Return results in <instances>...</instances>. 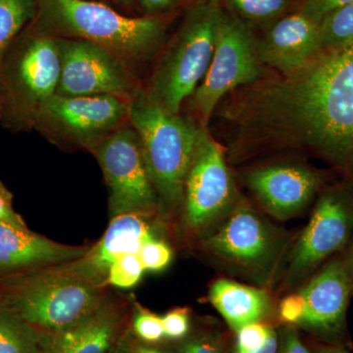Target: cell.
<instances>
[{"instance_id": "31", "label": "cell", "mask_w": 353, "mask_h": 353, "mask_svg": "<svg viewBox=\"0 0 353 353\" xmlns=\"http://www.w3.org/2000/svg\"><path fill=\"white\" fill-rule=\"evenodd\" d=\"M352 1L353 0H301L297 10L301 11L309 19L320 24L328 14Z\"/></svg>"}, {"instance_id": "32", "label": "cell", "mask_w": 353, "mask_h": 353, "mask_svg": "<svg viewBox=\"0 0 353 353\" xmlns=\"http://www.w3.org/2000/svg\"><path fill=\"white\" fill-rule=\"evenodd\" d=\"M113 353H166L155 347L154 345L145 343L139 341L132 333L131 329L127 328L121 334L119 340L114 347Z\"/></svg>"}, {"instance_id": "29", "label": "cell", "mask_w": 353, "mask_h": 353, "mask_svg": "<svg viewBox=\"0 0 353 353\" xmlns=\"http://www.w3.org/2000/svg\"><path fill=\"white\" fill-rule=\"evenodd\" d=\"M165 339L178 341L185 338L190 332V311L188 307L172 309L162 316Z\"/></svg>"}, {"instance_id": "14", "label": "cell", "mask_w": 353, "mask_h": 353, "mask_svg": "<svg viewBox=\"0 0 353 353\" xmlns=\"http://www.w3.org/2000/svg\"><path fill=\"white\" fill-rule=\"evenodd\" d=\"M246 187L268 214L287 220L301 213L312 201L321 185V176L306 165L274 163L246 173Z\"/></svg>"}, {"instance_id": "7", "label": "cell", "mask_w": 353, "mask_h": 353, "mask_svg": "<svg viewBox=\"0 0 353 353\" xmlns=\"http://www.w3.org/2000/svg\"><path fill=\"white\" fill-rule=\"evenodd\" d=\"M265 68L252 28L224 7L216 32L212 60L208 73L192 95L194 120L201 127L208 128L209 121L223 99L263 78Z\"/></svg>"}, {"instance_id": "2", "label": "cell", "mask_w": 353, "mask_h": 353, "mask_svg": "<svg viewBox=\"0 0 353 353\" xmlns=\"http://www.w3.org/2000/svg\"><path fill=\"white\" fill-rule=\"evenodd\" d=\"M34 20L37 32L90 41L131 67L161 46L167 30L162 16L127 17L88 0H39Z\"/></svg>"}, {"instance_id": "13", "label": "cell", "mask_w": 353, "mask_h": 353, "mask_svg": "<svg viewBox=\"0 0 353 353\" xmlns=\"http://www.w3.org/2000/svg\"><path fill=\"white\" fill-rule=\"evenodd\" d=\"M59 77L57 39L34 32L18 52L10 72L14 102L32 124H36L44 104L57 94Z\"/></svg>"}, {"instance_id": "6", "label": "cell", "mask_w": 353, "mask_h": 353, "mask_svg": "<svg viewBox=\"0 0 353 353\" xmlns=\"http://www.w3.org/2000/svg\"><path fill=\"white\" fill-rule=\"evenodd\" d=\"M199 243L221 263L264 285L273 280L288 245L283 231L243 197Z\"/></svg>"}, {"instance_id": "42", "label": "cell", "mask_w": 353, "mask_h": 353, "mask_svg": "<svg viewBox=\"0 0 353 353\" xmlns=\"http://www.w3.org/2000/svg\"><path fill=\"white\" fill-rule=\"evenodd\" d=\"M38 1H39V0H38Z\"/></svg>"}, {"instance_id": "27", "label": "cell", "mask_w": 353, "mask_h": 353, "mask_svg": "<svg viewBox=\"0 0 353 353\" xmlns=\"http://www.w3.org/2000/svg\"><path fill=\"white\" fill-rule=\"evenodd\" d=\"M138 255L145 271L160 272L171 263L173 252L170 246L157 238L146 241Z\"/></svg>"}, {"instance_id": "20", "label": "cell", "mask_w": 353, "mask_h": 353, "mask_svg": "<svg viewBox=\"0 0 353 353\" xmlns=\"http://www.w3.org/2000/svg\"><path fill=\"white\" fill-rule=\"evenodd\" d=\"M209 301L234 331L263 320L272 310L266 290L218 279L209 290Z\"/></svg>"}, {"instance_id": "4", "label": "cell", "mask_w": 353, "mask_h": 353, "mask_svg": "<svg viewBox=\"0 0 353 353\" xmlns=\"http://www.w3.org/2000/svg\"><path fill=\"white\" fill-rule=\"evenodd\" d=\"M130 124L138 132L159 213H181L185 179L208 128L189 116L167 110L143 88L132 99Z\"/></svg>"}, {"instance_id": "40", "label": "cell", "mask_w": 353, "mask_h": 353, "mask_svg": "<svg viewBox=\"0 0 353 353\" xmlns=\"http://www.w3.org/2000/svg\"><path fill=\"white\" fill-rule=\"evenodd\" d=\"M114 1L122 4V6H131L132 4L134 3V0H114Z\"/></svg>"}, {"instance_id": "25", "label": "cell", "mask_w": 353, "mask_h": 353, "mask_svg": "<svg viewBox=\"0 0 353 353\" xmlns=\"http://www.w3.org/2000/svg\"><path fill=\"white\" fill-rule=\"evenodd\" d=\"M131 331L139 341L150 345H155L165 339L161 316L155 314L139 303H134L132 313Z\"/></svg>"}, {"instance_id": "41", "label": "cell", "mask_w": 353, "mask_h": 353, "mask_svg": "<svg viewBox=\"0 0 353 353\" xmlns=\"http://www.w3.org/2000/svg\"><path fill=\"white\" fill-rule=\"evenodd\" d=\"M111 353H113L112 352H111Z\"/></svg>"}, {"instance_id": "35", "label": "cell", "mask_w": 353, "mask_h": 353, "mask_svg": "<svg viewBox=\"0 0 353 353\" xmlns=\"http://www.w3.org/2000/svg\"><path fill=\"white\" fill-rule=\"evenodd\" d=\"M180 353H223L219 343L212 336H201L185 341Z\"/></svg>"}, {"instance_id": "33", "label": "cell", "mask_w": 353, "mask_h": 353, "mask_svg": "<svg viewBox=\"0 0 353 353\" xmlns=\"http://www.w3.org/2000/svg\"><path fill=\"white\" fill-rule=\"evenodd\" d=\"M139 6L145 16H162L179 7L190 6L196 0H138Z\"/></svg>"}, {"instance_id": "15", "label": "cell", "mask_w": 353, "mask_h": 353, "mask_svg": "<svg viewBox=\"0 0 353 353\" xmlns=\"http://www.w3.org/2000/svg\"><path fill=\"white\" fill-rule=\"evenodd\" d=\"M257 50L265 67L280 74L294 73L324 52L319 24L299 10L285 14L257 38Z\"/></svg>"}, {"instance_id": "34", "label": "cell", "mask_w": 353, "mask_h": 353, "mask_svg": "<svg viewBox=\"0 0 353 353\" xmlns=\"http://www.w3.org/2000/svg\"><path fill=\"white\" fill-rule=\"evenodd\" d=\"M279 334L277 353H311L303 345L294 327H285Z\"/></svg>"}, {"instance_id": "21", "label": "cell", "mask_w": 353, "mask_h": 353, "mask_svg": "<svg viewBox=\"0 0 353 353\" xmlns=\"http://www.w3.org/2000/svg\"><path fill=\"white\" fill-rule=\"evenodd\" d=\"M0 353H43L41 334L0 308Z\"/></svg>"}, {"instance_id": "24", "label": "cell", "mask_w": 353, "mask_h": 353, "mask_svg": "<svg viewBox=\"0 0 353 353\" xmlns=\"http://www.w3.org/2000/svg\"><path fill=\"white\" fill-rule=\"evenodd\" d=\"M324 52L353 44V1L328 14L319 24Z\"/></svg>"}, {"instance_id": "19", "label": "cell", "mask_w": 353, "mask_h": 353, "mask_svg": "<svg viewBox=\"0 0 353 353\" xmlns=\"http://www.w3.org/2000/svg\"><path fill=\"white\" fill-rule=\"evenodd\" d=\"M90 246L57 243L21 227L0 222V273H20L41 267L74 261Z\"/></svg>"}, {"instance_id": "37", "label": "cell", "mask_w": 353, "mask_h": 353, "mask_svg": "<svg viewBox=\"0 0 353 353\" xmlns=\"http://www.w3.org/2000/svg\"><path fill=\"white\" fill-rule=\"evenodd\" d=\"M279 347V334L275 330H272L270 336H268V340L262 345L261 347L257 350H252V352H236L234 353H277Z\"/></svg>"}, {"instance_id": "36", "label": "cell", "mask_w": 353, "mask_h": 353, "mask_svg": "<svg viewBox=\"0 0 353 353\" xmlns=\"http://www.w3.org/2000/svg\"><path fill=\"white\" fill-rule=\"evenodd\" d=\"M0 222L26 227L24 221L12 208L10 194L1 185H0Z\"/></svg>"}, {"instance_id": "28", "label": "cell", "mask_w": 353, "mask_h": 353, "mask_svg": "<svg viewBox=\"0 0 353 353\" xmlns=\"http://www.w3.org/2000/svg\"><path fill=\"white\" fill-rule=\"evenodd\" d=\"M272 330L268 325L252 323L236 331V352H252L261 347L268 340Z\"/></svg>"}, {"instance_id": "23", "label": "cell", "mask_w": 353, "mask_h": 353, "mask_svg": "<svg viewBox=\"0 0 353 353\" xmlns=\"http://www.w3.org/2000/svg\"><path fill=\"white\" fill-rule=\"evenodd\" d=\"M37 12L38 0H0V65L13 39Z\"/></svg>"}, {"instance_id": "3", "label": "cell", "mask_w": 353, "mask_h": 353, "mask_svg": "<svg viewBox=\"0 0 353 353\" xmlns=\"http://www.w3.org/2000/svg\"><path fill=\"white\" fill-rule=\"evenodd\" d=\"M105 285L90 280L68 262L12 274L2 281L0 308L50 334L76 324L105 301Z\"/></svg>"}, {"instance_id": "17", "label": "cell", "mask_w": 353, "mask_h": 353, "mask_svg": "<svg viewBox=\"0 0 353 353\" xmlns=\"http://www.w3.org/2000/svg\"><path fill=\"white\" fill-rule=\"evenodd\" d=\"M139 214H123L110 219L105 233L80 259L68 262L70 267L83 276L108 285V270L121 255L139 254L146 241L157 239L150 220Z\"/></svg>"}, {"instance_id": "22", "label": "cell", "mask_w": 353, "mask_h": 353, "mask_svg": "<svg viewBox=\"0 0 353 353\" xmlns=\"http://www.w3.org/2000/svg\"><path fill=\"white\" fill-rule=\"evenodd\" d=\"M230 12L250 27L268 28L287 14L290 0H222Z\"/></svg>"}, {"instance_id": "8", "label": "cell", "mask_w": 353, "mask_h": 353, "mask_svg": "<svg viewBox=\"0 0 353 353\" xmlns=\"http://www.w3.org/2000/svg\"><path fill=\"white\" fill-rule=\"evenodd\" d=\"M131 105V99L117 95L54 94L41 108L34 125L55 145L90 152L130 124Z\"/></svg>"}, {"instance_id": "18", "label": "cell", "mask_w": 353, "mask_h": 353, "mask_svg": "<svg viewBox=\"0 0 353 353\" xmlns=\"http://www.w3.org/2000/svg\"><path fill=\"white\" fill-rule=\"evenodd\" d=\"M353 283L345 261L331 262L301 290L306 314L301 326L316 333H336L345 322Z\"/></svg>"}, {"instance_id": "30", "label": "cell", "mask_w": 353, "mask_h": 353, "mask_svg": "<svg viewBox=\"0 0 353 353\" xmlns=\"http://www.w3.org/2000/svg\"><path fill=\"white\" fill-rule=\"evenodd\" d=\"M306 314V301L303 292L290 294L279 305V317L285 324L301 325Z\"/></svg>"}, {"instance_id": "5", "label": "cell", "mask_w": 353, "mask_h": 353, "mask_svg": "<svg viewBox=\"0 0 353 353\" xmlns=\"http://www.w3.org/2000/svg\"><path fill=\"white\" fill-rule=\"evenodd\" d=\"M222 0H196L158 60L146 95L167 110L180 113L182 104L202 82L214 53Z\"/></svg>"}, {"instance_id": "12", "label": "cell", "mask_w": 353, "mask_h": 353, "mask_svg": "<svg viewBox=\"0 0 353 353\" xmlns=\"http://www.w3.org/2000/svg\"><path fill=\"white\" fill-rule=\"evenodd\" d=\"M353 231V192L334 188L318 199L307 226L288 259L287 283L292 285L347 243Z\"/></svg>"}, {"instance_id": "26", "label": "cell", "mask_w": 353, "mask_h": 353, "mask_svg": "<svg viewBox=\"0 0 353 353\" xmlns=\"http://www.w3.org/2000/svg\"><path fill=\"white\" fill-rule=\"evenodd\" d=\"M145 271L138 254L121 255L109 268L108 284L120 289H130L138 284Z\"/></svg>"}, {"instance_id": "11", "label": "cell", "mask_w": 353, "mask_h": 353, "mask_svg": "<svg viewBox=\"0 0 353 353\" xmlns=\"http://www.w3.org/2000/svg\"><path fill=\"white\" fill-rule=\"evenodd\" d=\"M57 39L62 97L117 95L134 99L141 87L131 66L108 50L82 39Z\"/></svg>"}, {"instance_id": "16", "label": "cell", "mask_w": 353, "mask_h": 353, "mask_svg": "<svg viewBox=\"0 0 353 353\" xmlns=\"http://www.w3.org/2000/svg\"><path fill=\"white\" fill-rule=\"evenodd\" d=\"M125 301L106 297L81 321L54 333L41 334L43 353H111L127 329Z\"/></svg>"}, {"instance_id": "39", "label": "cell", "mask_w": 353, "mask_h": 353, "mask_svg": "<svg viewBox=\"0 0 353 353\" xmlns=\"http://www.w3.org/2000/svg\"><path fill=\"white\" fill-rule=\"evenodd\" d=\"M319 353H347L339 347H322Z\"/></svg>"}, {"instance_id": "1", "label": "cell", "mask_w": 353, "mask_h": 353, "mask_svg": "<svg viewBox=\"0 0 353 353\" xmlns=\"http://www.w3.org/2000/svg\"><path fill=\"white\" fill-rule=\"evenodd\" d=\"M232 94L219 115L233 128L234 159L309 152L353 166V44Z\"/></svg>"}, {"instance_id": "38", "label": "cell", "mask_w": 353, "mask_h": 353, "mask_svg": "<svg viewBox=\"0 0 353 353\" xmlns=\"http://www.w3.org/2000/svg\"><path fill=\"white\" fill-rule=\"evenodd\" d=\"M345 264H347V267L348 269V272H350V277H352V283H353V245L352 248V252H350V259L345 261Z\"/></svg>"}, {"instance_id": "9", "label": "cell", "mask_w": 353, "mask_h": 353, "mask_svg": "<svg viewBox=\"0 0 353 353\" xmlns=\"http://www.w3.org/2000/svg\"><path fill=\"white\" fill-rule=\"evenodd\" d=\"M99 162L108 188L110 219L123 214L155 218L159 204L146 167L138 132L120 128L90 152Z\"/></svg>"}, {"instance_id": "10", "label": "cell", "mask_w": 353, "mask_h": 353, "mask_svg": "<svg viewBox=\"0 0 353 353\" xmlns=\"http://www.w3.org/2000/svg\"><path fill=\"white\" fill-rule=\"evenodd\" d=\"M241 197L228 166L225 148L206 129L183 185V231L201 239L231 212Z\"/></svg>"}]
</instances>
